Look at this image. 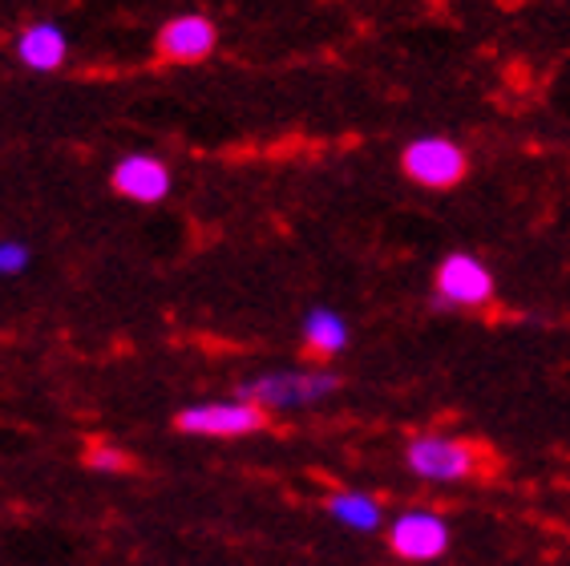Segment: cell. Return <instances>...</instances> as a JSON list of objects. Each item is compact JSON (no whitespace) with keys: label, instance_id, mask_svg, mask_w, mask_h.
Here are the masks:
<instances>
[{"label":"cell","instance_id":"obj_4","mask_svg":"<svg viewBox=\"0 0 570 566\" xmlns=\"http://www.w3.org/2000/svg\"><path fill=\"white\" fill-rule=\"evenodd\" d=\"M341 389V377L328 369H284L264 372L243 384V401L259 404V409H299V404H316Z\"/></svg>","mask_w":570,"mask_h":566},{"label":"cell","instance_id":"obj_8","mask_svg":"<svg viewBox=\"0 0 570 566\" xmlns=\"http://www.w3.org/2000/svg\"><path fill=\"white\" fill-rule=\"evenodd\" d=\"M110 186L130 203H163L170 195V170L154 154H130L114 166Z\"/></svg>","mask_w":570,"mask_h":566},{"label":"cell","instance_id":"obj_11","mask_svg":"<svg viewBox=\"0 0 570 566\" xmlns=\"http://www.w3.org/2000/svg\"><path fill=\"white\" fill-rule=\"evenodd\" d=\"M328 514L336 523H344L348 530H376L384 523V510L381 501L373 494H361V490H336L328 498Z\"/></svg>","mask_w":570,"mask_h":566},{"label":"cell","instance_id":"obj_12","mask_svg":"<svg viewBox=\"0 0 570 566\" xmlns=\"http://www.w3.org/2000/svg\"><path fill=\"white\" fill-rule=\"evenodd\" d=\"M86 466H89V469H98V474H126V469H130L134 461H130V453H126V449L98 441V446H89Z\"/></svg>","mask_w":570,"mask_h":566},{"label":"cell","instance_id":"obj_3","mask_svg":"<svg viewBox=\"0 0 570 566\" xmlns=\"http://www.w3.org/2000/svg\"><path fill=\"white\" fill-rule=\"evenodd\" d=\"M405 466L413 478L433 481V486H453V481H470L482 474L485 458L478 441L450 433H417L405 446Z\"/></svg>","mask_w":570,"mask_h":566},{"label":"cell","instance_id":"obj_6","mask_svg":"<svg viewBox=\"0 0 570 566\" xmlns=\"http://www.w3.org/2000/svg\"><path fill=\"white\" fill-rule=\"evenodd\" d=\"M215 49H219V29L203 12H178L154 37V53L166 66H198Z\"/></svg>","mask_w":570,"mask_h":566},{"label":"cell","instance_id":"obj_5","mask_svg":"<svg viewBox=\"0 0 570 566\" xmlns=\"http://www.w3.org/2000/svg\"><path fill=\"white\" fill-rule=\"evenodd\" d=\"M178 433L190 437H252L267 424V409L243 401H207V404H190L175 417Z\"/></svg>","mask_w":570,"mask_h":566},{"label":"cell","instance_id":"obj_13","mask_svg":"<svg viewBox=\"0 0 570 566\" xmlns=\"http://www.w3.org/2000/svg\"><path fill=\"white\" fill-rule=\"evenodd\" d=\"M24 263H29V247H21V243H0V272L17 275Z\"/></svg>","mask_w":570,"mask_h":566},{"label":"cell","instance_id":"obj_9","mask_svg":"<svg viewBox=\"0 0 570 566\" xmlns=\"http://www.w3.org/2000/svg\"><path fill=\"white\" fill-rule=\"evenodd\" d=\"M17 57H21V66L33 69V74H53V69L66 66L69 37L61 33L53 21L29 25V29L17 37Z\"/></svg>","mask_w":570,"mask_h":566},{"label":"cell","instance_id":"obj_2","mask_svg":"<svg viewBox=\"0 0 570 566\" xmlns=\"http://www.w3.org/2000/svg\"><path fill=\"white\" fill-rule=\"evenodd\" d=\"M401 175L421 191L445 195L470 178V150L450 134H421L401 146Z\"/></svg>","mask_w":570,"mask_h":566},{"label":"cell","instance_id":"obj_1","mask_svg":"<svg viewBox=\"0 0 570 566\" xmlns=\"http://www.w3.org/2000/svg\"><path fill=\"white\" fill-rule=\"evenodd\" d=\"M498 295L494 267L473 251H445L433 267V304L441 312H478L490 308Z\"/></svg>","mask_w":570,"mask_h":566},{"label":"cell","instance_id":"obj_7","mask_svg":"<svg viewBox=\"0 0 570 566\" xmlns=\"http://www.w3.org/2000/svg\"><path fill=\"white\" fill-rule=\"evenodd\" d=\"M389 546L405 563H433L450 550V523L433 510H405L389 526Z\"/></svg>","mask_w":570,"mask_h":566},{"label":"cell","instance_id":"obj_10","mask_svg":"<svg viewBox=\"0 0 570 566\" xmlns=\"http://www.w3.org/2000/svg\"><path fill=\"white\" fill-rule=\"evenodd\" d=\"M352 340V328L348 320L336 312V308H312L304 316V349L320 360H332L341 357L348 349Z\"/></svg>","mask_w":570,"mask_h":566}]
</instances>
